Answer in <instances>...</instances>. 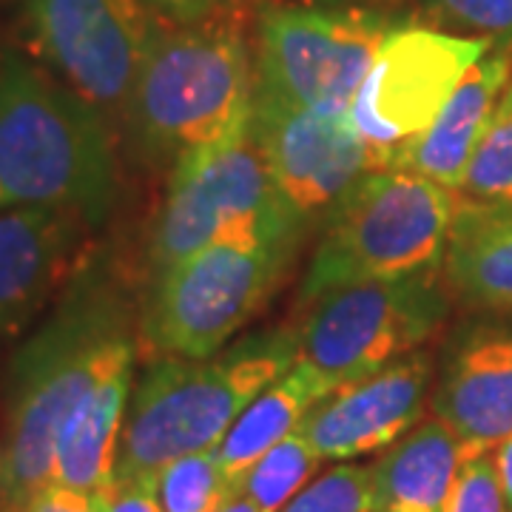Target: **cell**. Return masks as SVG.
<instances>
[{"instance_id": "44dd1931", "label": "cell", "mask_w": 512, "mask_h": 512, "mask_svg": "<svg viewBox=\"0 0 512 512\" xmlns=\"http://www.w3.org/2000/svg\"><path fill=\"white\" fill-rule=\"evenodd\" d=\"M456 197L473 205L512 208V83L495 106Z\"/></svg>"}, {"instance_id": "cb8c5ba5", "label": "cell", "mask_w": 512, "mask_h": 512, "mask_svg": "<svg viewBox=\"0 0 512 512\" xmlns=\"http://www.w3.org/2000/svg\"><path fill=\"white\" fill-rule=\"evenodd\" d=\"M279 512H373V467L336 464Z\"/></svg>"}, {"instance_id": "484cf974", "label": "cell", "mask_w": 512, "mask_h": 512, "mask_svg": "<svg viewBox=\"0 0 512 512\" xmlns=\"http://www.w3.org/2000/svg\"><path fill=\"white\" fill-rule=\"evenodd\" d=\"M441 20L512 46V0H427Z\"/></svg>"}, {"instance_id": "7402d4cb", "label": "cell", "mask_w": 512, "mask_h": 512, "mask_svg": "<svg viewBox=\"0 0 512 512\" xmlns=\"http://www.w3.org/2000/svg\"><path fill=\"white\" fill-rule=\"evenodd\" d=\"M322 458L316 456L308 439L293 430L288 439L271 447L239 481V493L248 495L259 512H279L293 495L305 490Z\"/></svg>"}, {"instance_id": "e0dca14e", "label": "cell", "mask_w": 512, "mask_h": 512, "mask_svg": "<svg viewBox=\"0 0 512 512\" xmlns=\"http://www.w3.org/2000/svg\"><path fill=\"white\" fill-rule=\"evenodd\" d=\"M134 379V345L111 362L77 402L57 436L52 484L77 493H109L117 470Z\"/></svg>"}, {"instance_id": "4dcf8cb0", "label": "cell", "mask_w": 512, "mask_h": 512, "mask_svg": "<svg viewBox=\"0 0 512 512\" xmlns=\"http://www.w3.org/2000/svg\"><path fill=\"white\" fill-rule=\"evenodd\" d=\"M0 512H15L12 510V487H9V470H6L3 444H0Z\"/></svg>"}, {"instance_id": "d4e9b609", "label": "cell", "mask_w": 512, "mask_h": 512, "mask_svg": "<svg viewBox=\"0 0 512 512\" xmlns=\"http://www.w3.org/2000/svg\"><path fill=\"white\" fill-rule=\"evenodd\" d=\"M444 512H507V501L501 493V481L490 450L461 453V464Z\"/></svg>"}, {"instance_id": "83f0119b", "label": "cell", "mask_w": 512, "mask_h": 512, "mask_svg": "<svg viewBox=\"0 0 512 512\" xmlns=\"http://www.w3.org/2000/svg\"><path fill=\"white\" fill-rule=\"evenodd\" d=\"M26 512H106V493H77L49 484L32 498Z\"/></svg>"}, {"instance_id": "9a60e30c", "label": "cell", "mask_w": 512, "mask_h": 512, "mask_svg": "<svg viewBox=\"0 0 512 512\" xmlns=\"http://www.w3.org/2000/svg\"><path fill=\"white\" fill-rule=\"evenodd\" d=\"M86 217L55 205L0 208V333H15L72 276Z\"/></svg>"}, {"instance_id": "8992f818", "label": "cell", "mask_w": 512, "mask_h": 512, "mask_svg": "<svg viewBox=\"0 0 512 512\" xmlns=\"http://www.w3.org/2000/svg\"><path fill=\"white\" fill-rule=\"evenodd\" d=\"M299 239L225 237L151 276L143 339L151 353L205 359L254 316L291 268Z\"/></svg>"}, {"instance_id": "7c38bea8", "label": "cell", "mask_w": 512, "mask_h": 512, "mask_svg": "<svg viewBox=\"0 0 512 512\" xmlns=\"http://www.w3.org/2000/svg\"><path fill=\"white\" fill-rule=\"evenodd\" d=\"M251 128L276 191L305 231L322 225L333 205L379 168V154L350 114L299 109L254 92Z\"/></svg>"}, {"instance_id": "52a82bcc", "label": "cell", "mask_w": 512, "mask_h": 512, "mask_svg": "<svg viewBox=\"0 0 512 512\" xmlns=\"http://www.w3.org/2000/svg\"><path fill=\"white\" fill-rule=\"evenodd\" d=\"M308 234L276 191L251 120L225 140L174 163L151 237V276L225 237Z\"/></svg>"}, {"instance_id": "f546056e", "label": "cell", "mask_w": 512, "mask_h": 512, "mask_svg": "<svg viewBox=\"0 0 512 512\" xmlns=\"http://www.w3.org/2000/svg\"><path fill=\"white\" fill-rule=\"evenodd\" d=\"M493 458L498 481H501V493H504V501H507V512H512V436H507L495 447Z\"/></svg>"}, {"instance_id": "603a6c76", "label": "cell", "mask_w": 512, "mask_h": 512, "mask_svg": "<svg viewBox=\"0 0 512 512\" xmlns=\"http://www.w3.org/2000/svg\"><path fill=\"white\" fill-rule=\"evenodd\" d=\"M234 493L222 473L217 450L174 458L157 473V498L163 512H217Z\"/></svg>"}, {"instance_id": "5bb4252c", "label": "cell", "mask_w": 512, "mask_h": 512, "mask_svg": "<svg viewBox=\"0 0 512 512\" xmlns=\"http://www.w3.org/2000/svg\"><path fill=\"white\" fill-rule=\"evenodd\" d=\"M433 413L464 453L495 450L512 436V316L478 319L444 348Z\"/></svg>"}, {"instance_id": "9c48e42d", "label": "cell", "mask_w": 512, "mask_h": 512, "mask_svg": "<svg viewBox=\"0 0 512 512\" xmlns=\"http://www.w3.org/2000/svg\"><path fill=\"white\" fill-rule=\"evenodd\" d=\"M376 12L268 6L256 26V94L299 109L350 114L384 37Z\"/></svg>"}, {"instance_id": "5b68a950", "label": "cell", "mask_w": 512, "mask_h": 512, "mask_svg": "<svg viewBox=\"0 0 512 512\" xmlns=\"http://www.w3.org/2000/svg\"><path fill=\"white\" fill-rule=\"evenodd\" d=\"M456 191L399 168H376L333 205L302 279V302L322 293L439 271Z\"/></svg>"}, {"instance_id": "6da1fadb", "label": "cell", "mask_w": 512, "mask_h": 512, "mask_svg": "<svg viewBox=\"0 0 512 512\" xmlns=\"http://www.w3.org/2000/svg\"><path fill=\"white\" fill-rule=\"evenodd\" d=\"M254 49L237 9L191 26L163 23L126 100L134 146L148 160H183L242 128L254 114Z\"/></svg>"}, {"instance_id": "8fae6325", "label": "cell", "mask_w": 512, "mask_h": 512, "mask_svg": "<svg viewBox=\"0 0 512 512\" xmlns=\"http://www.w3.org/2000/svg\"><path fill=\"white\" fill-rule=\"evenodd\" d=\"M40 57L100 111L126 109L128 92L165 20L148 0H23Z\"/></svg>"}, {"instance_id": "ffe728a7", "label": "cell", "mask_w": 512, "mask_h": 512, "mask_svg": "<svg viewBox=\"0 0 512 512\" xmlns=\"http://www.w3.org/2000/svg\"><path fill=\"white\" fill-rule=\"evenodd\" d=\"M336 390L319 370L308 362L296 359V365L271 382L254 402L248 404L231 430L222 436L217 456H220L222 473L228 478L231 490H237L239 481L254 467L259 458L282 439H288L293 430L319 404L325 396Z\"/></svg>"}, {"instance_id": "3957f363", "label": "cell", "mask_w": 512, "mask_h": 512, "mask_svg": "<svg viewBox=\"0 0 512 512\" xmlns=\"http://www.w3.org/2000/svg\"><path fill=\"white\" fill-rule=\"evenodd\" d=\"M114 200L103 111L32 60L0 52V208L55 205L100 222Z\"/></svg>"}, {"instance_id": "ac0fdd59", "label": "cell", "mask_w": 512, "mask_h": 512, "mask_svg": "<svg viewBox=\"0 0 512 512\" xmlns=\"http://www.w3.org/2000/svg\"><path fill=\"white\" fill-rule=\"evenodd\" d=\"M441 271L450 291L470 305L512 316V208L456 197Z\"/></svg>"}, {"instance_id": "d6986e66", "label": "cell", "mask_w": 512, "mask_h": 512, "mask_svg": "<svg viewBox=\"0 0 512 512\" xmlns=\"http://www.w3.org/2000/svg\"><path fill=\"white\" fill-rule=\"evenodd\" d=\"M461 453L441 419L416 424L373 464V512H444Z\"/></svg>"}, {"instance_id": "4fadbf2b", "label": "cell", "mask_w": 512, "mask_h": 512, "mask_svg": "<svg viewBox=\"0 0 512 512\" xmlns=\"http://www.w3.org/2000/svg\"><path fill=\"white\" fill-rule=\"evenodd\" d=\"M430 379V356L416 350L359 382L336 387L313 404L299 433L322 461H350L387 450L421 421Z\"/></svg>"}, {"instance_id": "1f68e13d", "label": "cell", "mask_w": 512, "mask_h": 512, "mask_svg": "<svg viewBox=\"0 0 512 512\" xmlns=\"http://www.w3.org/2000/svg\"><path fill=\"white\" fill-rule=\"evenodd\" d=\"M217 512H259V507H256L248 495H242L239 490H234V493L222 501V507Z\"/></svg>"}, {"instance_id": "4316f807", "label": "cell", "mask_w": 512, "mask_h": 512, "mask_svg": "<svg viewBox=\"0 0 512 512\" xmlns=\"http://www.w3.org/2000/svg\"><path fill=\"white\" fill-rule=\"evenodd\" d=\"M106 512H163L157 498V478H123L106 493Z\"/></svg>"}, {"instance_id": "2e32d148", "label": "cell", "mask_w": 512, "mask_h": 512, "mask_svg": "<svg viewBox=\"0 0 512 512\" xmlns=\"http://www.w3.org/2000/svg\"><path fill=\"white\" fill-rule=\"evenodd\" d=\"M510 77L512 46L498 43L461 77L433 126L390 154L387 168L413 171L450 191H458Z\"/></svg>"}, {"instance_id": "30bf717a", "label": "cell", "mask_w": 512, "mask_h": 512, "mask_svg": "<svg viewBox=\"0 0 512 512\" xmlns=\"http://www.w3.org/2000/svg\"><path fill=\"white\" fill-rule=\"evenodd\" d=\"M493 46L487 37L447 35L416 23L390 29L350 109L353 126L379 154V168L433 126L461 77Z\"/></svg>"}, {"instance_id": "277c9868", "label": "cell", "mask_w": 512, "mask_h": 512, "mask_svg": "<svg viewBox=\"0 0 512 512\" xmlns=\"http://www.w3.org/2000/svg\"><path fill=\"white\" fill-rule=\"evenodd\" d=\"M299 359L296 330H268L205 359L163 356L131 390L114 481L217 450L239 413Z\"/></svg>"}, {"instance_id": "ba28073f", "label": "cell", "mask_w": 512, "mask_h": 512, "mask_svg": "<svg viewBox=\"0 0 512 512\" xmlns=\"http://www.w3.org/2000/svg\"><path fill=\"white\" fill-rule=\"evenodd\" d=\"M447 313L439 271L342 285L311 302L299 359L336 387L399 362L433 336Z\"/></svg>"}, {"instance_id": "f1b7e54d", "label": "cell", "mask_w": 512, "mask_h": 512, "mask_svg": "<svg viewBox=\"0 0 512 512\" xmlns=\"http://www.w3.org/2000/svg\"><path fill=\"white\" fill-rule=\"evenodd\" d=\"M225 3L231 0H148V6L174 26H191V23H202L211 15H217Z\"/></svg>"}, {"instance_id": "7a4b0ae2", "label": "cell", "mask_w": 512, "mask_h": 512, "mask_svg": "<svg viewBox=\"0 0 512 512\" xmlns=\"http://www.w3.org/2000/svg\"><path fill=\"white\" fill-rule=\"evenodd\" d=\"M131 345L120 293L89 274L74 282L49 325L20 350L3 441L12 510L26 512L52 484L57 436L69 413Z\"/></svg>"}]
</instances>
